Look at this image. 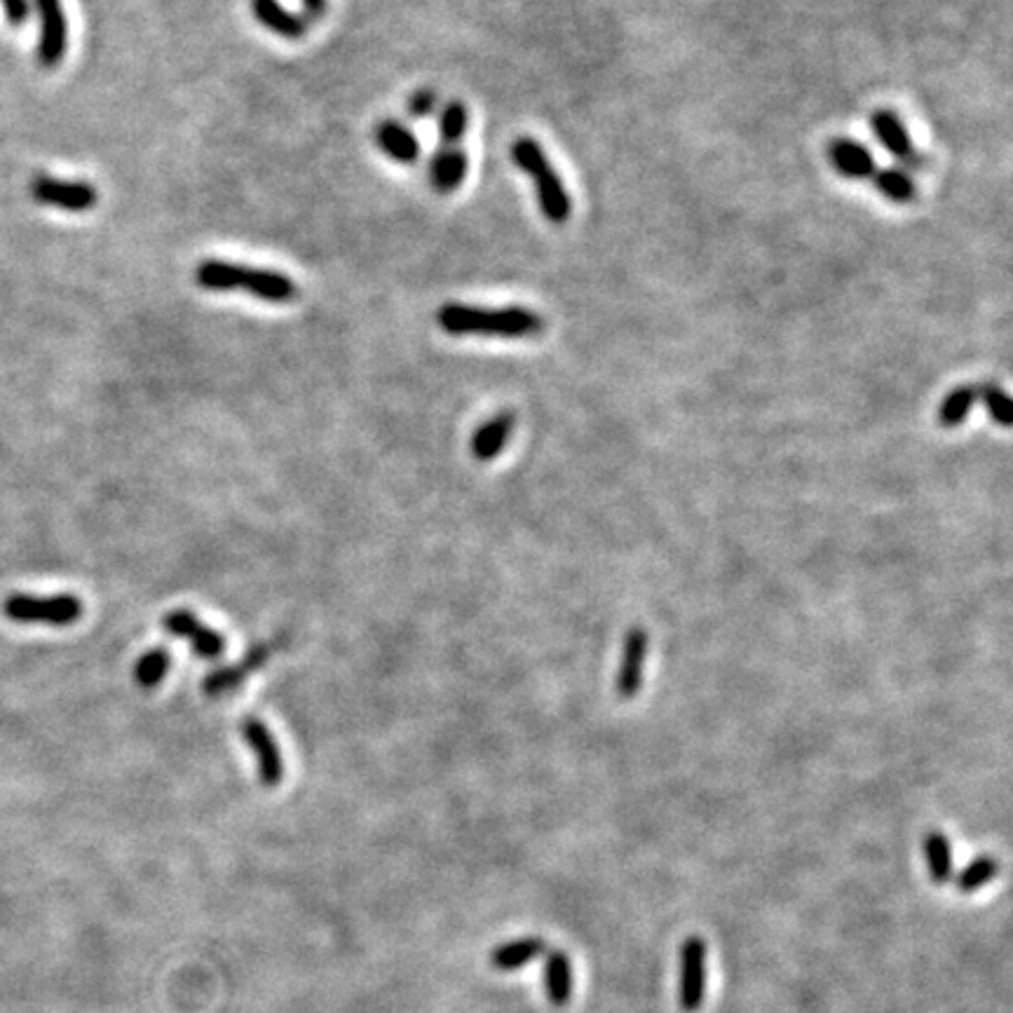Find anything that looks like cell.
<instances>
[{
    "label": "cell",
    "instance_id": "obj_17",
    "mask_svg": "<svg viewBox=\"0 0 1013 1013\" xmlns=\"http://www.w3.org/2000/svg\"><path fill=\"white\" fill-rule=\"evenodd\" d=\"M468 170H470V160H468V155H464V151H460L458 146L456 149L443 146L430 162V184L441 195L456 193L462 186L464 176H468Z\"/></svg>",
    "mask_w": 1013,
    "mask_h": 1013
},
{
    "label": "cell",
    "instance_id": "obj_20",
    "mask_svg": "<svg viewBox=\"0 0 1013 1013\" xmlns=\"http://www.w3.org/2000/svg\"><path fill=\"white\" fill-rule=\"evenodd\" d=\"M873 178H876V188L880 191V195H884L891 202H897V205H910V202L918 197L915 181L903 167L876 170Z\"/></svg>",
    "mask_w": 1013,
    "mask_h": 1013
},
{
    "label": "cell",
    "instance_id": "obj_16",
    "mask_svg": "<svg viewBox=\"0 0 1013 1013\" xmlns=\"http://www.w3.org/2000/svg\"><path fill=\"white\" fill-rule=\"evenodd\" d=\"M516 428V416L512 411H500L491 420L479 424L472 437V456L481 462H489L502 453L506 441L512 439Z\"/></svg>",
    "mask_w": 1013,
    "mask_h": 1013
},
{
    "label": "cell",
    "instance_id": "obj_21",
    "mask_svg": "<svg viewBox=\"0 0 1013 1013\" xmlns=\"http://www.w3.org/2000/svg\"><path fill=\"white\" fill-rule=\"evenodd\" d=\"M979 399V388L976 385H960V388L950 390L943 403L939 407V424L945 430L960 428V424L966 420V416L974 409V403Z\"/></svg>",
    "mask_w": 1013,
    "mask_h": 1013
},
{
    "label": "cell",
    "instance_id": "obj_7",
    "mask_svg": "<svg viewBox=\"0 0 1013 1013\" xmlns=\"http://www.w3.org/2000/svg\"><path fill=\"white\" fill-rule=\"evenodd\" d=\"M706 995V943L699 937H687L681 945V985L678 1004L683 1013H697Z\"/></svg>",
    "mask_w": 1013,
    "mask_h": 1013
},
{
    "label": "cell",
    "instance_id": "obj_28",
    "mask_svg": "<svg viewBox=\"0 0 1013 1013\" xmlns=\"http://www.w3.org/2000/svg\"><path fill=\"white\" fill-rule=\"evenodd\" d=\"M0 8L12 29L24 27L31 17V0H0Z\"/></svg>",
    "mask_w": 1013,
    "mask_h": 1013
},
{
    "label": "cell",
    "instance_id": "obj_13",
    "mask_svg": "<svg viewBox=\"0 0 1013 1013\" xmlns=\"http://www.w3.org/2000/svg\"><path fill=\"white\" fill-rule=\"evenodd\" d=\"M828 157H830V165L836 167V172L840 176L852 178V181L870 178L878 170L873 153H870L863 144H859V141L847 139V136H838L830 141Z\"/></svg>",
    "mask_w": 1013,
    "mask_h": 1013
},
{
    "label": "cell",
    "instance_id": "obj_3",
    "mask_svg": "<svg viewBox=\"0 0 1013 1013\" xmlns=\"http://www.w3.org/2000/svg\"><path fill=\"white\" fill-rule=\"evenodd\" d=\"M512 160L523 174H529L533 178L535 195L544 218L556 223V226L569 221L573 214L571 193L565 191L561 176L556 174L554 165L538 141L531 136L516 139L512 144Z\"/></svg>",
    "mask_w": 1013,
    "mask_h": 1013
},
{
    "label": "cell",
    "instance_id": "obj_10",
    "mask_svg": "<svg viewBox=\"0 0 1013 1013\" xmlns=\"http://www.w3.org/2000/svg\"><path fill=\"white\" fill-rule=\"evenodd\" d=\"M162 626H165V632H170L172 636L191 643L193 653L199 659H216L223 655V651H226V641H223V636L202 624L197 620V615L191 611L167 613L165 617H162Z\"/></svg>",
    "mask_w": 1013,
    "mask_h": 1013
},
{
    "label": "cell",
    "instance_id": "obj_27",
    "mask_svg": "<svg viewBox=\"0 0 1013 1013\" xmlns=\"http://www.w3.org/2000/svg\"><path fill=\"white\" fill-rule=\"evenodd\" d=\"M434 111H437V94L432 90H428V88L416 90L407 101V113L413 120L430 117Z\"/></svg>",
    "mask_w": 1013,
    "mask_h": 1013
},
{
    "label": "cell",
    "instance_id": "obj_1",
    "mask_svg": "<svg viewBox=\"0 0 1013 1013\" xmlns=\"http://www.w3.org/2000/svg\"><path fill=\"white\" fill-rule=\"evenodd\" d=\"M439 327L451 336H500L531 338L544 331L542 315L529 308H479L464 303H446L437 313Z\"/></svg>",
    "mask_w": 1013,
    "mask_h": 1013
},
{
    "label": "cell",
    "instance_id": "obj_2",
    "mask_svg": "<svg viewBox=\"0 0 1013 1013\" xmlns=\"http://www.w3.org/2000/svg\"><path fill=\"white\" fill-rule=\"evenodd\" d=\"M195 282L205 291H245L266 303H291L298 294L294 279L285 273L239 266V263L218 258L202 260L195 268Z\"/></svg>",
    "mask_w": 1013,
    "mask_h": 1013
},
{
    "label": "cell",
    "instance_id": "obj_29",
    "mask_svg": "<svg viewBox=\"0 0 1013 1013\" xmlns=\"http://www.w3.org/2000/svg\"><path fill=\"white\" fill-rule=\"evenodd\" d=\"M300 8H303V17H306L308 22H315V19H321L324 14H327L329 0H300Z\"/></svg>",
    "mask_w": 1013,
    "mask_h": 1013
},
{
    "label": "cell",
    "instance_id": "obj_22",
    "mask_svg": "<svg viewBox=\"0 0 1013 1013\" xmlns=\"http://www.w3.org/2000/svg\"><path fill=\"white\" fill-rule=\"evenodd\" d=\"M924 855H927V868H929V878L937 887H943L952 878V849L950 840L941 833V830H931L924 838Z\"/></svg>",
    "mask_w": 1013,
    "mask_h": 1013
},
{
    "label": "cell",
    "instance_id": "obj_26",
    "mask_svg": "<svg viewBox=\"0 0 1013 1013\" xmlns=\"http://www.w3.org/2000/svg\"><path fill=\"white\" fill-rule=\"evenodd\" d=\"M979 397L983 399L990 418L995 420L997 424H1002V428H1009L1013 413H1011V399H1009V395H1006V390L1002 388V385L992 382V380L983 382L979 388Z\"/></svg>",
    "mask_w": 1013,
    "mask_h": 1013
},
{
    "label": "cell",
    "instance_id": "obj_11",
    "mask_svg": "<svg viewBox=\"0 0 1013 1013\" xmlns=\"http://www.w3.org/2000/svg\"><path fill=\"white\" fill-rule=\"evenodd\" d=\"M273 651H275V643H258V645H254L252 651L245 657H242L237 664L216 668V672H212L205 681H202V693H205L207 697H214V699L223 697V695H231L254 672H258V668L270 659Z\"/></svg>",
    "mask_w": 1013,
    "mask_h": 1013
},
{
    "label": "cell",
    "instance_id": "obj_8",
    "mask_svg": "<svg viewBox=\"0 0 1013 1013\" xmlns=\"http://www.w3.org/2000/svg\"><path fill=\"white\" fill-rule=\"evenodd\" d=\"M239 733L242 739H245L254 751L260 784L268 788L282 784V779H285V758H282V751L275 737L270 735L268 725L258 720L256 716H249L239 723Z\"/></svg>",
    "mask_w": 1013,
    "mask_h": 1013
},
{
    "label": "cell",
    "instance_id": "obj_9",
    "mask_svg": "<svg viewBox=\"0 0 1013 1013\" xmlns=\"http://www.w3.org/2000/svg\"><path fill=\"white\" fill-rule=\"evenodd\" d=\"M870 127H873L876 136L880 144L894 155L905 170H924L927 160L924 155L915 149L913 139H910L903 120L891 111V109H878L873 115H870Z\"/></svg>",
    "mask_w": 1013,
    "mask_h": 1013
},
{
    "label": "cell",
    "instance_id": "obj_12",
    "mask_svg": "<svg viewBox=\"0 0 1013 1013\" xmlns=\"http://www.w3.org/2000/svg\"><path fill=\"white\" fill-rule=\"evenodd\" d=\"M647 657V634L641 626L632 630L624 638L622 664L617 668L615 678V693L622 699H634L643 687V668Z\"/></svg>",
    "mask_w": 1013,
    "mask_h": 1013
},
{
    "label": "cell",
    "instance_id": "obj_6",
    "mask_svg": "<svg viewBox=\"0 0 1013 1013\" xmlns=\"http://www.w3.org/2000/svg\"><path fill=\"white\" fill-rule=\"evenodd\" d=\"M38 12V45L35 57L43 69H57L69 50V19L62 0H33Z\"/></svg>",
    "mask_w": 1013,
    "mask_h": 1013
},
{
    "label": "cell",
    "instance_id": "obj_4",
    "mask_svg": "<svg viewBox=\"0 0 1013 1013\" xmlns=\"http://www.w3.org/2000/svg\"><path fill=\"white\" fill-rule=\"evenodd\" d=\"M3 613L17 624H48V626H71L83 617V601L73 594L57 596H33V594H10L3 601Z\"/></svg>",
    "mask_w": 1013,
    "mask_h": 1013
},
{
    "label": "cell",
    "instance_id": "obj_5",
    "mask_svg": "<svg viewBox=\"0 0 1013 1013\" xmlns=\"http://www.w3.org/2000/svg\"><path fill=\"white\" fill-rule=\"evenodd\" d=\"M29 191L38 205L71 214L92 212L99 202V191L88 181H69L50 174H38Z\"/></svg>",
    "mask_w": 1013,
    "mask_h": 1013
},
{
    "label": "cell",
    "instance_id": "obj_24",
    "mask_svg": "<svg viewBox=\"0 0 1013 1013\" xmlns=\"http://www.w3.org/2000/svg\"><path fill=\"white\" fill-rule=\"evenodd\" d=\"M470 123V111L462 101H449L439 115V136L446 149H456L464 139Z\"/></svg>",
    "mask_w": 1013,
    "mask_h": 1013
},
{
    "label": "cell",
    "instance_id": "obj_15",
    "mask_svg": "<svg viewBox=\"0 0 1013 1013\" xmlns=\"http://www.w3.org/2000/svg\"><path fill=\"white\" fill-rule=\"evenodd\" d=\"M374 139L378 149L390 160L399 162V165H413V162L420 160L418 136L407 125L397 123V120H382V123H378Z\"/></svg>",
    "mask_w": 1013,
    "mask_h": 1013
},
{
    "label": "cell",
    "instance_id": "obj_14",
    "mask_svg": "<svg viewBox=\"0 0 1013 1013\" xmlns=\"http://www.w3.org/2000/svg\"><path fill=\"white\" fill-rule=\"evenodd\" d=\"M252 12L260 27L285 40H303L310 22L303 14H294L279 0H252Z\"/></svg>",
    "mask_w": 1013,
    "mask_h": 1013
},
{
    "label": "cell",
    "instance_id": "obj_19",
    "mask_svg": "<svg viewBox=\"0 0 1013 1013\" xmlns=\"http://www.w3.org/2000/svg\"><path fill=\"white\" fill-rule=\"evenodd\" d=\"M542 952H546V943L540 937H525L519 941L502 943L491 952V964L498 971H516L525 964L538 960Z\"/></svg>",
    "mask_w": 1013,
    "mask_h": 1013
},
{
    "label": "cell",
    "instance_id": "obj_25",
    "mask_svg": "<svg viewBox=\"0 0 1013 1013\" xmlns=\"http://www.w3.org/2000/svg\"><path fill=\"white\" fill-rule=\"evenodd\" d=\"M170 664H172V655L165 651V647H153V651H149L136 662L134 678L141 687H144V690H151V687L165 681V676L170 672Z\"/></svg>",
    "mask_w": 1013,
    "mask_h": 1013
},
{
    "label": "cell",
    "instance_id": "obj_18",
    "mask_svg": "<svg viewBox=\"0 0 1013 1013\" xmlns=\"http://www.w3.org/2000/svg\"><path fill=\"white\" fill-rule=\"evenodd\" d=\"M544 992L554 1006H565L573 995V964L565 950H546Z\"/></svg>",
    "mask_w": 1013,
    "mask_h": 1013
},
{
    "label": "cell",
    "instance_id": "obj_23",
    "mask_svg": "<svg viewBox=\"0 0 1013 1013\" xmlns=\"http://www.w3.org/2000/svg\"><path fill=\"white\" fill-rule=\"evenodd\" d=\"M1000 873V861L992 857H976L971 859L955 878V889L962 891V894H974V891L983 889L992 878H997Z\"/></svg>",
    "mask_w": 1013,
    "mask_h": 1013
}]
</instances>
